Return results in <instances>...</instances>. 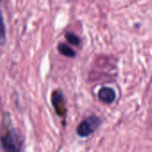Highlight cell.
I'll return each mask as SVG.
<instances>
[{"mask_svg":"<svg viewBox=\"0 0 152 152\" xmlns=\"http://www.w3.org/2000/svg\"><path fill=\"white\" fill-rule=\"evenodd\" d=\"M22 143L21 133L17 129L9 131L2 138V145L6 152H20Z\"/></svg>","mask_w":152,"mask_h":152,"instance_id":"obj_1","label":"cell"},{"mask_svg":"<svg viewBox=\"0 0 152 152\" xmlns=\"http://www.w3.org/2000/svg\"><path fill=\"white\" fill-rule=\"evenodd\" d=\"M101 125V119L96 116H91L82 121L77 128V133L81 137H87L92 134Z\"/></svg>","mask_w":152,"mask_h":152,"instance_id":"obj_2","label":"cell"},{"mask_svg":"<svg viewBox=\"0 0 152 152\" xmlns=\"http://www.w3.org/2000/svg\"><path fill=\"white\" fill-rule=\"evenodd\" d=\"M52 102H53V106L55 109L56 113L61 117L65 116V114H66V106H65L63 94H61V92L56 91V92H54L53 94Z\"/></svg>","mask_w":152,"mask_h":152,"instance_id":"obj_3","label":"cell"},{"mask_svg":"<svg viewBox=\"0 0 152 152\" xmlns=\"http://www.w3.org/2000/svg\"><path fill=\"white\" fill-rule=\"evenodd\" d=\"M99 99L104 103H112L116 99V93L110 87H102L99 91Z\"/></svg>","mask_w":152,"mask_h":152,"instance_id":"obj_4","label":"cell"},{"mask_svg":"<svg viewBox=\"0 0 152 152\" xmlns=\"http://www.w3.org/2000/svg\"><path fill=\"white\" fill-rule=\"evenodd\" d=\"M58 50H59V52L61 53V54H63V55H65V56H67V57H74L75 56V52L69 46V45H67L66 44H64V43H61V44H59V45H58Z\"/></svg>","mask_w":152,"mask_h":152,"instance_id":"obj_5","label":"cell"},{"mask_svg":"<svg viewBox=\"0 0 152 152\" xmlns=\"http://www.w3.org/2000/svg\"><path fill=\"white\" fill-rule=\"evenodd\" d=\"M66 39L69 43H70L73 45H78L80 39L73 33H67L66 34Z\"/></svg>","mask_w":152,"mask_h":152,"instance_id":"obj_6","label":"cell"}]
</instances>
